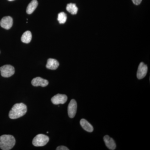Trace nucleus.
I'll return each instance as SVG.
<instances>
[{
  "mask_svg": "<svg viewBox=\"0 0 150 150\" xmlns=\"http://www.w3.org/2000/svg\"><path fill=\"white\" fill-rule=\"evenodd\" d=\"M27 110V106L24 103H16L10 111L9 117L12 119L20 118L26 113Z\"/></svg>",
  "mask_w": 150,
  "mask_h": 150,
  "instance_id": "1",
  "label": "nucleus"
},
{
  "mask_svg": "<svg viewBox=\"0 0 150 150\" xmlns=\"http://www.w3.org/2000/svg\"><path fill=\"white\" fill-rule=\"evenodd\" d=\"M15 143V139L12 135H3L0 137V148L2 150H11Z\"/></svg>",
  "mask_w": 150,
  "mask_h": 150,
  "instance_id": "2",
  "label": "nucleus"
},
{
  "mask_svg": "<svg viewBox=\"0 0 150 150\" xmlns=\"http://www.w3.org/2000/svg\"><path fill=\"white\" fill-rule=\"evenodd\" d=\"M49 138L44 134H38L34 137L32 144L35 146L40 147L45 146L49 142Z\"/></svg>",
  "mask_w": 150,
  "mask_h": 150,
  "instance_id": "3",
  "label": "nucleus"
},
{
  "mask_svg": "<svg viewBox=\"0 0 150 150\" xmlns=\"http://www.w3.org/2000/svg\"><path fill=\"white\" fill-rule=\"evenodd\" d=\"M1 75L5 78H8L14 74L15 69L13 66L10 65H6L0 68Z\"/></svg>",
  "mask_w": 150,
  "mask_h": 150,
  "instance_id": "4",
  "label": "nucleus"
},
{
  "mask_svg": "<svg viewBox=\"0 0 150 150\" xmlns=\"http://www.w3.org/2000/svg\"><path fill=\"white\" fill-rule=\"evenodd\" d=\"M77 104L74 99H72L69 103L68 108V115L70 118L75 117L76 113Z\"/></svg>",
  "mask_w": 150,
  "mask_h": 150,
  "instance_id": "5",
  "label": "nucleus"
},
{
  "mask_svg": "<svg viewBox=\"0 0 150 150\" xmlns=\"http://www.w3.org/2000/svg\"><path fill=\"white\" fill-rule=\"evenodd\" d=\"M148 72V67L143 62L140 63L138 67L137 77L139 79H142L146 76Z\"/></svg>",
  "mask_w": 150,
  "mask_h": 150,
  "instance_id": "6",
  "label": "nucleus"
},
{
  "mask_svg": "<svg viewBox=\"0 0 150 150\" xmlns=\"http://www.w3.org/2000/svg\"><path fill=\"white\" fill-rule=\"evenodd\" d=\"M68 100V97L66 95L58 94L52 98L51 100L52 103L55 105L64 104Z\"/></svg>",
  "mask_w": 150,
  "mask_h": 150,
  "instance_id": "7",
  "label": "nucleus"
},
{
  "mask_svg": "<svg viewBox=\"0 0 150 150\" xmlns=\"http://www.w3.org/2000/svg\"><path fill=\"white\" fill-rule=\"evenodd\" d=\"M13 24V20L10 16L3 18L0 21V25L3 28L8 30L10 29Z\"/></svg>",
  "mask_w": 150,
  "mask_h": 150,
  "instance_id": "8",
  "label": "nucleus"
},
{
  "mask_svg": "<svg viewBox=\"0 0 150 150\" xmlns=\"http://www.w3.org/2000/svg\"><path fill=\"white\" fill-rule=\"evenodd\" d=\"M31 83L32 85L34 86L46 87L48 85V81L47 80L44 79L42 78L38 77L34 78L31 81Z\"/></svg>",
  "mask_w": 150,
  "mask_h": 150,
  "instance_id": "9",
  "label": "nucleus"
},
{
  "mask_svg": "<svg viewBox=\"0 0 150 150\" xmlns=\"http://www.w3.org/2000/svg\"><path fill=\"white\" fill-rule=\"evenodd\" d=\"M103 139L106 146L109 149L111 150H115L116 148V144L115 141L108 135L105 136Z\"/></svg>",
  "mask_w": 150,
  "mask_h": 150,
  "instance_id": "10",
  "label": "nucleus"
},
{
  "mask_svg": "<svg viewBox=\"0 0 150 150\" xmlns=\"http://www.w3.org/2000/svg\"><path fill=\"white\" fill-rule=\"evenodd\" d=\"M59 62L55 59H49L47 61L46 68L49 69L56 70L59 67Z\"/></svg>",
  "mask_w": 150,
  "mask_h": 150,
  "instance_id": "11",
  "label": "nucleus"
},
{
  "mask_svg": "<svg viewBox=\"0 0 150 150\" xmlns=\"http://www.w3.org/2000/svg\"><path fill=\"white\" fill-rule=\"evenodd\" d=\"M80 124L83 129L87 132H92L93 131V127L85 119H82L80 121Z\"/></svg>",
  "mask_w": 150,
  "mask_h": 150,
  "instance_id": "12",
  "label": "nucleus"
},
{
  "mask_svg": "<svg viewBox=\"0 0 150 150\" xmlns=\"http://www.w3.org/2000/svg\"><path fill=\"white\" fill-rule=\"evenodd\" d=\"M38 5L37 0H33L27 6L26 12L28 14H31L35 10Z\"/></svg>",
  "mask_w": 150,
  "mask_h": 150,
  "instance_id": "13",
  "label": "nucleus"
},
{
  "mask_svg": "<svg viewBox=\"0 0 150 150\" xmlns=\"http://www.w3.org/2000/svg\"><path fill=\"white\" fill-rule=\"evenodd\" d=\"M32 39V34L29 30L25 31L22 35L21 40L22 42L25 43H28Z\"/></svg>",
  "mask_w": 150,
  "mask_h": 150,
  "instance_id": "14",
  "label": "nucleus"
},
{
  "mask_svg": "<svg viewBox=\"0 0 150 150\" xmlns=\"http://www.w3.org/2000/svg\"><path fill=\"white\" fill-rule=\"evenodd\" d=\"M67 10L72 15L76 14L78 11L77 7L74 4L70 3L68 4L67 6Z\"/></svg>",
  "mask_w": 150,
  "mask_h": 150,
  "instance_id": "15",
  "label": "nucleus"
},
{
  "mask_svg": "<svg viewBox=\"0 0 150 150\" xmlns=\"http://www.w3.org/2000/svg\"><path fill=\"white\" fill-rule=\"evenodd\" d=\"M58 20L60 24H64L67 20V15L64 12L60 13L58 14Z\"/></svg>",
  "mask_w": 150,
  "mask_h": 150,
  "instance_id": "16",
  "label": "nucleus"
},
{
  "mask_svg": "<svg viewBox=\"0 0 150 150\" xmlns=\"http://www.w3.org/2000/svg\"><path fill=\"white\" fill-rule=\"evenodd\" d=\"M56 150H69V149L67 147L65 146H59L58 147L57 149H56Z\"/></svg>",
  "mask_w": 150,
  "mask_h": 150,
  "instance_id": "17",
  "label": "nucleus"
},
{
  "mask_svg": "<svg viewBox=\"0 0 150 150\" xmlns=\"http://www.w3.org/2000/svg\"><path fill=\"white\" fill-rule=\"evenodd\" d=\"M142 0H132L133 3L134 4L136 5H139L141 2H142Z\"/></svg>",
  "mask_w": 150,
  "mask_h": 150,
  "instance_id": "18",
  "label": "nucleus"
},
{
  "mask_svg": "<svg viewBox=\"0 0 150 150\" xmlns=\"http://www.w3.org/2000/svg\"><path fill=\"white\" fill-rule=\"evenodd\" d=\"M9 1H13L14 0H8Z\"/></svg>",
  "mask_w": 150,
  "mask_h": 150,
  "instance_id": "19",
  "label": "nucleus"
}]
</instances>
